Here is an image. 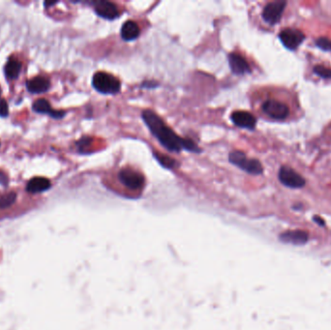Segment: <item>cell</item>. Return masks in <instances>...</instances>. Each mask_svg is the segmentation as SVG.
Wrapping results in <instances>:
<instances>
[{"label":"cell","instance_id":"obj_15","mask_svg":"<svg viewBox=\"0 0 331 330\" xmlns=\"http://www.w3.org/2000/svg\"><path fill=\"white\" fill-rule=\"evenodd\" d=\"M280 238L285 243H290L293 245H303L308 241L309 236L304 231L296 230L285 232L280 236Z\"/></svg>","mask_w":331,"mask_h":330},{"label":"cell","instance_id":"obj_16","mask_svg":"<svg viewBox=\"0 0 331 330\" xmlns=\"http://www.w3.org/2000/svg\"><path fill=\"white\" fill-rule=\"evenodd\" d=\"M50 187H51V182L47 178L42 177V176H36L27 182L25 190L28 194L34 195V194H39L44 191H47Z\"/></svg>","mask_w":331,"mask_h":330},{"label":"cell","instance_id":"obj_3","mask_svg":"<svg viewBox=\"0 0 331 330\" xmlns=\"http://www.w3.org/2000/svg\"><path fill=\"white\" fill-rule=\"evenodd\" d=\"M93 87L103 94H116L120 91V80L106 72H97L92 79Z\"/></svg>","mask_w":331,"mask_h":330},{"label":"cell","instance_id":"obj_12","mask_svg":"<svg viewBox=\"0 0 331 330\" xmlns=\"http://www.w3.org/2000/svg\"><path fill=\"white\" fill-rule=\"evenodd\" d=\"M23 62L20 58H18L16 55L13 54L11 55L4 67V74L7 79L9 80H15L16 79L22 70Z\"/></svg>","mask_w":331,"mask_h":330},{"label":"cell","instance_id":"obj_9","mask_svg":"<svg viewBox=\"0 0 331 330\" xmlns=\"http://www.w3.org/2000/svg\"><path fill=\"white\" fill-rule=\"evenodd\" d=\"M304 38L305 36L300 30L294 28H286L279 34V39L285 47L292 50L298 48V47L303 42Z\"/></svg>","mask_w":331,"mask_h":330},{"label":"cell","instance_id":"obj_5","mask_svg":"<svg viewBox=\"0 0 331 330\" xmlns=\"http://www.w3.org/2000/svg\"><path fill=\"white\" fill-rule=\"evenodd\" d=\"M118 179L122 185L131 190H140L143 187L144 176L138 171L125 168L118 173Z\"/></svg>","mask_w":331,"mask_h":330},{"label":"cell","instance_id":"obj_23","mask_svg":"<svg viewBox=\"0 0 331 330\" xmlns=\"http://www.w3.org/2000/svg\"><path fill=\"white\" fill-rule=\"evenodd\" d=\"M0 184H2L4 186H6L8 184V177H7L6 173L1 172V171H0Z\"/></svg>","mask_w":331,"mask_h":330},{"label":"cell","instance_id":"obj_20","mask_svg":"<svg viewBox=\"0 0 331 330\" xmlns=\"http://www.w3.org/2000/svg\"><path fill=\"white\" fill-rule=\"evenodd\" d=\"M314 72L315 74H317L318 76L324 78V79H331V69L327 68L323 65H318L314 68Z\"/></svg>","mask_w":331,"mask_h":330},{"label":"cell","instance_id":"obj_2","mask_svg":"<svg viewBox=\"0 0 331 330\" xmlns=\"http://www.w3.org/2000/svg\"><path fill=\"white\" fill-rule=\"evenodd\" d=\"M35 202L16 190L0 192V219L14 217L29 210Z\"/></svg>","mask_w":331,"mask_h":330},{"label":"cell","instance_id":"obj_10","mask_svg":"<svg viewBox=\"0 0 331 330\" xmlns=\"http://www.w3.org/2000/svg\"><path fill=\"white\" fill-rule=\"evenodd\" d=\"M26 88L33 94L45 93L50 88V79L44 75L35 76L26 81Z\"/></svg>","mask_w":331,"mask_h":330},{"label":"cell","instance_id":"obj_4","mask_svg":"<svg viewBox=\"0 0 331 330\" xmlns=\"http://www.w3.org/2000/svg\"><path fill=\"white\" fill-rule=\"evenodd\" d=\"M229 160L233 165L238 167L239 169L243 170L244 172L250 174L258 175V174L263 173L264 172V168L262 164L260 163V161L256 159L247 158L245 153H243L242 151H239V150L233 151L229 156Z\"/></svg>","mask_w":331,"mask_h":330},{"label":"cell","instance_id":"obj_8","mask_svg":"<svg viewBox=\"0 0 331 330\" xmlns=\"http://www.w3.org/2000/svg\"><path fill=\"white\" fill-rule=\"evenodd\" d=\"M286 1H273L269 2L263 11V18L269 24L277 23L282 16L286 8Z\"/></svg>","mask_w":331,"mask_h":330},{"label":"cell","instance_id":"obj_17","mask_svg":"<svg viewBox=\"0 0 331 330\" xmlns=\"http://www.w3.org/2000/svg\"><path fill=\"white\" fill-rule=\"evenodd\" d=\"M32 109L34 111L39 113H46L50 115L53 118H62L65 115V111L62 110H55L51 108L50 104L46 99H38L36 100L33 105Z\"/></svg>","mask_w":331,"mask_h":330},{"label":"cell","instance_id":"obj_11","mask_svg":"<svg viewBox=\"0 0 331 330\" xmlns=\"http://www.w3.org/2000/svg\"><path fill=\"white\" fill-rule=\"evenodd\" d=\"M231 118H232V121L234 122V124L240 127V128L253 130L256 127L257 119L253 114H251L248 111L236 110V111L233 112Z\"/></svg>","mask_w":331,"mask_h":330},{"label":"cell","instance_id":"obj_7","mask_svg":"<svg viewBox=\"0 0 331 330\" xmlns=\"http://www.w3.org/2000/svg\"><path fill=\"white\" fill-rule=\"evenodd\" d=\"M263 111L269 117L276 120L286 119L290 114V109L282 102L276 100H268L262 106Z\"/></svg>","mask_w":331,"mask_h":330},{"label":"cell","instance_id":"obj_18","mask_svg":"<svg viewBox=\"0 0 331 330\" xmlns=\"http://www.w3.org/2000/svg\"><path fill=\"white\" fill-rule=\"evenodd\" d=\"M141 30L137 22L133 20H127L121 27V37L125 41L136 40L140 36Z\"/></svg>","mask_w":331,"mask_h":330},{"label":"cell","instance_id":"obj_1","mask_svg":"<svg viewBox=\"0 0 331 330\" xmlns=\"http://www.w3.org/2000/svg\"><path fill=\"white\" fill-rule=\"evenodd\" d=\"M142 116L152 135L168 150L179 152L185 149L191 152H200V148L193 141L178 137L154 111L145 110L142 111Z\"/></svg>","mask_w":331,"mask_h":330},{"label":"cell","instance_id":"obj_14","mask_svg":"<svg viewBox=\"0 0 331 330\" xmlns=\"http://www.w3.org/2000/svg\"><path fill=\"white\" fill-rule=\"evenodd\" d=\"M95 12L106 19H114L119 16L117 6L110 1H98L95 3Z\"/></svg>","mask_w":331,"mask_h":330},{"label":"cell","instance_id":"obj_22","mask_svg":"<svg viewBox=\"0 0 331 330\" xmlns=\"http://www.w3.org/2000/svg\"><path fill=\"white\" fill-rule=\"evenodd\" d=\"M9 114V108L8 104L5 101V99L0 98V116L1 117H6Z\"/></svg>","mask_w":331,"mask_h":330},{"label":"cell","instance_id":"obj_13","mask_svg":"<svg viewBox=\"0 0 331 330\" xmlns=\"http://www.w3.org/2000/svg\"><path fill=\"white\" fill-rule=\"evenodd\" d=\"M229 64L234 74L244 75L251 72V68L247 60L237 52H232L229 54Z\"/></svg>","mask_w":331,"mask_h":330},{"label":"cell","instance_id":"obj_24","mask_svg":"<svg viewBox=\"0 0 331 330\" xmlns=\"http://www.w3.org/2000/svg\"><path fill=\"white\" fill-rule=\"evenodd\" d=\"M157 83L156 82H152V81H145L142 83V87H147V88H152V87H156Z\"/></svg>","mask_w":331,"mask_h":330},{"label":"cell","instance_id":"obj_19","mask_svg":"<svg viewBox=\"0 0 331 330\" xmlns=\"http://www.w3.org/2000/svg\"><path fill=\"white\" fill-rule=\"evenodd\" d=\"M154 157L166 169L173 170V169H175L177 167V162L175 160H173V158H171L169 156H166V155H164L162 153L154 152Z\"/></svg>","mask_w":331,"mask_h":330},{"label":"cell","instance_id":"obj_6","mask_svg":"<svg viewBox=\"0 0 331 330\" xmlns=\"http://www.w3.org/2000/svg\"><path fill=\"white\" fill-rule=\"evenodd\" d=\"M278 177L280 182L289 188L299 189L305 185V179L295 170L287 166H284L280 169Z\"/></svg>","mask_w":331,"mask_h":330},{"label":"cell","instance_id":"obj_26","mask_svg":"<svg viewBox=\"0 0 331 330\" xmlns=\"http://www.w3.org/2000/svg\"><path fill=\"white\" fill-rule=\"evenodd\" d=\"M1 93H2V88H1V86H0V98H1Z\"/></svg>","mask_w":331,"mask_h":330},{"label":"cell","instance_id":"obj_21","mask_svg":"<svg viewBox=\"0 0 331 330\" xmlns=\"http://www.w3.org/2000/svg\"><path fill=\"white\" fill-rule=\"evenodd\" d=\"M316 45L318 46V47L322 48L323 50H327V51H331V40L329 38H319L316 41Z\"/></svg>","mask_w":331,"mask_h":330},{"label":"cell","instance_id":"obj_25","mask_svg":"<svg viewBox=\"0 0 331 330\" xmlns=\"http://www.w3.org/2000/svg\"><path fill=\"white\" fill-rule=\"evenodd\" d=\"M314 220H315L316 223L320 224L321 226H324V225H325V221H324L322 218H320L319 216H314Z\"/></svg>","mask_w":331,"mask_h":330}]
</instances>
